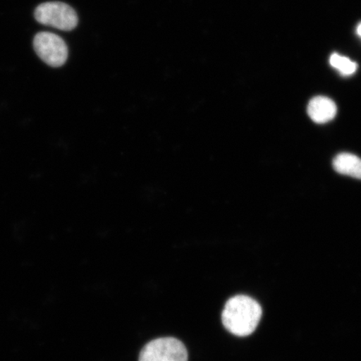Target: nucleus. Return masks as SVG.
Instances as JSON below:
<instances>
[{"label":"nucleus","mask_w":361,"mask_h":361,"mask_svg":"<svg viewBox=\"0 0 361 361\" xmlns=\"http://www.w3.org/2000/svg\"><path fill=\"white\" fill-rule=\"evenodd\" d=\"M262 316L258 302L245 295H237L228 300L222 314L224 326L238 336L251 335L258 326Z\"/></svg>","instance_id":"1"},{"label":"nucleus","mask_w":361,"mask_h":361,"mask_svg":"<svg viewBox=\"0 0 361 361\" xmlns=\"http://www.w3.org/2000/svg\"><path fill=\"white\" fill-rule=\"evenodd\" d=\"M35 17L40 24L64 31L74 30L78 25V16L75 11L62 2L40 4L36 8Z\"/></svg>","instance_id":"2"},{"label":"nucleus","mask_w":361,"mask_h":361,"mask_svg":"<svg viewBox=\"0 0 361 361\" xmlns=\"http://www.w3.org/2000/svg\"><path fill=\"white\" fill-rule=\"evenodd\" d=\"M186 347L178 338H160L144 347L139 361H188Z\"/></svg>","instance_id":"3"},{"label":"nucleus","mask_w":361,"mask_h":361,"mask_svg":"<svg viewBox=\"0 0 361 361\" xmlns=\"http://www.w3.org/2000/svg\"><path fill=\"white\" fill-rule=\"evenodd\" d=\"M34 49L38 56L49 66L61 67L68 59V47L60 36L40 32L34 39Z\"/></svg>","instance_id":"4"},{"label":"nucleus","mask_w":361,"mask_h":361,"mask_svg":"<svg viewBox=\"0 0 361 361\" xmlns=\"http://www.w3.org/2000/svg\"><path fill=\"white\" fill-rule=\"evenodd\" d=\"M336 113V103L326 97H316L308 105L309 116L315 123H327L335 118Z\"/></svg>","instance_id":"5"},{"label":"nucleus","mask_w":361,"mask_h":361,"mask_svg":"<svg viewBox=\"0 0 361 361\" xmlns=\"http://www.w3.org/2000/svg\"><path fill=\"white\" fill-rule=\"evenodd\" d=\"M334 169L338 173L361 180V159L350 153H341L333 161Z\"/></svg>","instance_id":"6"},{"label":"nucleus","mask_w":361,"mask_h":361,"mask_svg":"<svg viewBox=\"0 0 361 361\" xmlns=\"http://www.w3.org/2000/svg\"><path fill=\"white\" fill-rule=\"evenodd\" d=\"M331 65L336 68L342 75H350L357 70V64L351 61L349 58L333 54L331 57Z\"/></svg>","instance_id":"7"},{"label":"nucleus","mask_w":361,"mask_h":361,"mask_svg":"<svg viewBox=\"0 0 361 361\" xmlns=\"http://www.w3.org/2000/svg\"><path fill=\"white\" fill-rule=\"evenodd\" d=\"M357 33L361 37V24H360L357 27Z\"/></svg>","instance_id":"8"}]
</instances>
